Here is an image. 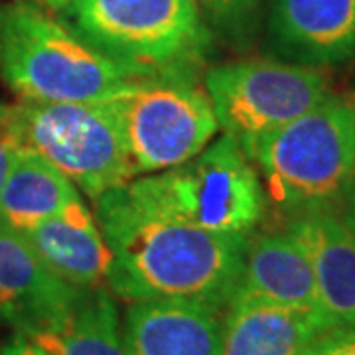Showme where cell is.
Masks as SVG:
<instances>
[{"label":"cell","mask_w":355,"mask_h":355,"mask_svg":"<svg viewBox=\"0 0 355 355\" xmlns=\"http://www.w3.org/2000/svg\"><path fill=\"white\" fill-rule=\"evenodd\" d=\"M304 247L326 324L355 328V233L338 209L288 217L286 227Z\"/></svg>","instance_id":"7c38bea8"},{"label":"cell","mask_w":355,"mask_h":355,"mask_svg":"<svg viewBox=\"0 0 355 355\" xmlns=\"http://www.w3.org/2000/svg\"><path fill=\"white\" fill-rule=\"evenodd\" d=\"M18 116L26 148L44 156L89 198L135 180L111 99L22 103Z\"/></svg>","instance_id":"52a82bcc"},{"label":"cell","mask_w":355,"mask_h":355,"mask_svg":"<svg viewBox=\"0 0 355 355\" xmlns=\"http://www.w3.org/2000/svg\"><path fill=\"white\" fill-rule=\"evenodd\" d=\"M28 340L48 355H128L119 308L105 284L83 291L55 326Z\"/></svg>","instance_id":"e0dca14e"},{"label":"cell","mask_w":355,"mask_h":355,"mask_svg":"<svg viewBox=\"0 0 355 355\" xmlns=\"http://www.w3.org/2000/svg\"><path fill=\"white\" fill-rule=\"evenodd\" d=\"M203 89L219 128L243 150L330 95L328 79L318 67L279 58H251L211 67Z\"/></svg>","instance_id":"ba28073f"},{"label":"cell","mask_w":355,"mask_h":355,"mask_svg":"<svg viewBox=\"0 0 355 355\" xmlns=\"http://www.w3.org/2000/svg\"><path fill=\"white\" fill-rule=\"evenodd\" d=\"M304 355H355V328L334 326L322 330Z\"/></svg>","instance_id":"ffe728a7"},{"label":"cell","mask_w":355,"mask_h":355,"mask_svg":"<svg viewBox=\"0 0 355 355\" xmlns=\"http://www.w3.org/2000/svg\"><path fill=\"white\" fill-rule=\"evenodd\" d=\"M266 202L286 219L340 209L355 178V101L328 95L316 107L245 148Z\"/></svg>","instance_id":"3957f363"},{"label":"cell","mask_w":355,"mask_h":355,"mask_svg":"<svg viewBox=\"0 0 355 355\" xmlns=\"http://www.w3.org/2000/svg\"><path fill=\"white\" fill-rule=\"evenodd\" d=\"M202 16L223 34H243L253 22L261 0H198Z\"/></svg>","instance_id":"ac0fdd59"},{"label":"cell","mask_w":355,"mask_h":355,"mask_svg":"<svg viewBox=\"0 0 355 355\" xmlns=\"http://www.w3.org/2000/svg\"><path fill=\"white\" fill-rule=\"evenodd\" d=\"M77 186L32 148H22L0 191V219L30 231L81 203Z\"/></svg>","instance_id":"2e32d148"},{"label":"cell","mask_w":355,"mask_h":355,"mask_svg":"<svg viewBox=\"0 0 355 355\" xmlns=\"http://www.w3.org/2000/svg\"><path fill=\"white\" fill-rule=\"evenodd\" d=\"M235 294L322 316L312 263L288 229L251 235Z\"/></svg>","instance_id":"5bb4252c"},{"label":"cell","mask_w":355,"mask_h":355,"mask_svg":"<svg viewBox=\"0 0 355 355\" xmlns=\"http://www.w3.org/2000/svg\"><path fill=\"white\" fill-rule=\"evenodd\" d=\"M0 355H48L44 349H40L34 342H30L28 338L16 336L12 342H8L2 349Z\"/></svg>","instance_id":"44dd1931"},{"label":"cell","mask_w":355,"mask_h":355,"mask_svg":"<svg viewBox=\"0 0 355 355\" xmlns=\"http://www.w3.org/2000/svg\"><path fill=\"white\" fill-rule=\"evenodd\" d=\"M97 225L111 251L107 286L127 302L182 298L227 308L251 237L219 235L135 200L125 186L101 193Z\"/></svg>","instance_id":"6da1fadb"},{"label":"cell","mask_w":355,"mask_h":355,"mask_svg":"<svg viewBox=\"0 0 355 355\" xmlns=\"http://www.w3.org/2000/svg\"><path fill=\"white\" fill-rule=\"evenodd\" d=\"M81 294L42 261L22 231L0 219V324L30 338L55 326Z\"/></svg>","instance_id":"9c48e42d"},{"label":"cell","mask_w":355,"mask_h":355,"mask_svg":"<svg viewBox=\"0 0 355 355\" xmlns=\"http://www.w3.org/2000/svg\"><path fill=\"white\" fill-rule=\"evenodd\" d=\"M125 188L156 211L219 235L251 237L266 209L261 176L231 135L182 164L130 180Z\"/></svg>","instance_id":"277c9868"},{"label":"cell","mask_w":355,"mask_h":355,"mask_svg":"<svg viewBox=\"0 0 355 355\" xmlns=\"http://www.w3.org/2000/svg\"><path fill=\"white\" fill-rule=\"evenodd\" d=\"M64 14L93 48L139 73L188 69L209 42L198 0H76Z\"/></svg>","instance_id":"5b68a950"},{"label":"cell","mask_w":355,"mask_h":355,"mask_svg":"<svg viewBox=\"0 0 355 355\" xmlns=\"http://www.w3.org/2000/svg\"><path fill=\"white\" fill-rule=\"evenodd\" d=\"M268 44L291 64L347 62L355 55V0H270Z\"/></svg>","instance_id":"30bf717a"},{"label":"cell","mask_w":355,"mask_h":355,"mask_svg":"<svg viewBox=\"0 0 355 355\" xmlns=\"http://www.w3.org/2000/svg\"><path fill=\"white\" fill-rule=\"evenodd\" d=\"M24 235L42 261L71 286L89 291L107 284L111 251L83 202Z\"/></svg>","instance_id":"9a60e30c"},{"label":"cell","mask_w":355,"mask_h":355,"mask_svg":"<svg viewBox=\"0 0 355 355\" xmlns=\"http://www.w3.org/2000/svg\"><path fill=\"white\" fill-rule=\"evenodd\" d=\"M44 4H46V8L48 10H55V12H64L65 8L69 6V4H73L76 0H42Z\"/></svg>","instance_id":"603a6c76"},{"label":"cell","mask_w":355,"mask_h":355,"mask_svg":"<svg viewBox=\"0 0 355 355\" xmlns=\"http://www.w3.org/2000/svg\"><path fill=\"white\" fill-rule=\"evenodd\" d=\"M24 148V137L18 116V105H0V191L8 178L18 153Z\"/></svg>","instance_id":"d6986e66"},{"label":"cell","mask_w":355,"mask_h":355,"mask_svg":"<svg viewBox=\"0 0 355 355\" xmlns=\"http://www.w3.org/2000/svg\"><path fill=\"white\" fill-rule=\"evenodd\" d=\"M223 314L198 300L130 302L123 338L128 355H221Z\"/></svg>","instance_id":"8fae6325"},{"label":"cell","mask_w":355,"mask_h":355,"mask_svg":"<svg viewBox=\"0 0 355 355\" xmlns=\"http://www.w3.org/2000/svg\"><path fill=\"white\" fill-rule=\"evenodd\" d=\"M0 76L24 103L105 101L140 76L32 0L0 4Z\"/></svg>","instance_id":"7a4b0ae2"},{"label":"cell","mask_w":355,"mask_h":355,"mask_svg":"<svg viewBox=\"0 0 355 355\" xmlns=\"http://www.w3.org/2000/svg\"><path fill=\"white\" fill-rule=\"evenodd\" d=\"M135 178L156 174L202 153L219 123L188 69L146 73L111 97Z\"/></svg>","instance_id":"8992f818"},{"label":"cell","mask_w":355,"mask_h":355,"mask_svg":"<svg viewBox=\"0 0 355 355\" xmlns=\"http://www.w3.org/2000/svg\"><path fill=\"white\" fill-rule=\"evenodd\" d=\"M326 320L300 308L233 296L221 326V355H304Z\"/></svg>","instance_id":"4fadbf2b"},{"label":"cell","mask_w":355,"mask_h":355,"mask_svg":"<svg viewBox=\"0 0 355 355\" xmlns=\"http://www.w3.org/2000/svg\"><path fill=\"white\" fill-rule=\"evenodd\" d=\"M338 211H340V216H342L343 221L347 223V227L355 233V178L354 182H352V186L345 191L343 202Z\"/></svg>","instance_id":"7402d4cb"}]
</instances>
